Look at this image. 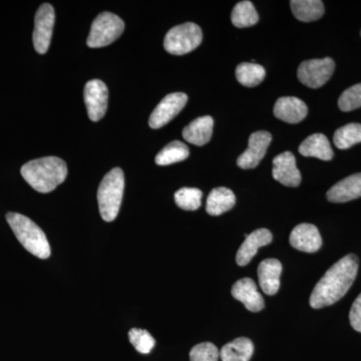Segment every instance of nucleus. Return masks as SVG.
Instances as JSON below:
<instances>
[{"label":"nucleus","mask_w":361,"mask_h":361,"mask_svg":"<svg viewBox=\"0 0 361 361\" xmlns=\"http://www.w3.org/2000/svg\"><path fill=\"white\" fill-rule=\"evenodd\" d=\"M358 271V258L348 254L332 265L319 280L310 296L314 310L326 307L341 300L353 286Z\"/></svg>","instance_id":"nucleus-1"},{"label":"nucleus","mask_w":361,"mask_h":361,"mask_svg":"<svg viewBox=\"0 0 361 361\" xmlns=\"http://www.w3.org/2000/svg\"><path fill=\"white\" fill-rule=\"evenodd\" d=\"M20 172L35 191L49 193L65 182L68 167L66 161L58 157H44L25 164Z\"/></svg>","instance_id":"nucleus-2"},{"label":"nucleus","mask_w":361,"mask_h":361,"mask_svg":"<svg viewBox=\"0 0 361 361\" xmlns=\"http://www.w3.org/2000/svg\"><path fill=\"white\" fill-rule=\"evenodd\" d=\"M6 220L26 250L40 259L51 256V246L44 232L32 220L20 213L13 212L7 214Z\"/></svg>","instance_id":"nucleus-3"},{"label":"nucleus","mask_w":361,"mask_h":361,"mask_svg":"<svg viewBox=\"0 0 361 361\" xmlns=\"http://www.w3.org/2000/svg\"><path fill=\"white\" fill-rule=\"evenodd\" d=\"M125 175L122 169L115 168L104 176L97 191L99 213L106 222H113L122 204Z\"/></svg>","instance_id":"nucleus-4"},{"label":"nucleus","mask_w":361,"mask_h":361,"mask_svg":"<svg viewBox=\"0 0 361 361\" xmlns=\"http://www.w3.org/2000/svg\"><path fill=\"white\" fill-rule=\"evenodd\" d=\"M203 33L196 23H187L169 30L164 40V47L171 54L182 56L189 54L201 44Z\"/></svg>","instance_id":"nucleus-5"},{"label":"nucleus","mask_w":361,"mask_h":361,"mask_svg":"<svg viewBox=\"0 0 361 361\" xmlns=\"http://www.w3.org/2000/svg\"><path fill=\"white\" fill-rule=\"evenodd\" d=\"M125 23L116 14L102 13L92 23L87 44L90 47H103L113 44L122 35Z\"/></svg>","instance_id":"nucleus-6"},{"label":"nucleus","mask_w":361,"mask_h":361,"mask_svg":"<svg viewBox=\"0 0 361 361\" xmlns=\"http://www.w3.org/2000/svg\"><path fill=\"white\" fill-rule=\"evenodd\" d=\"M334 68L336 63L332 59H310L300 63L297 77L306 87L318 89L329 82L334 75Z\"/></svg>","instance_id":"nucleus-7"},{"label":"nucleus","mask_w":361,"mask_h":361,"mask_svg":"<svg viewBox=\"0 0 361 361\" xmlns=\"http://www.w3.org/2000/svg\"><path fill=\"white\" fill-rule=\"evenodd\" d=\"M54 23H56V13L54 7L49 4H42L35 14L32 37L35 51L40 54H44L49 51Z\"/></svg>","instance_id":"nucleus-8"},{"label":"nucleus","mask_w":361,"mask_h":361,"mask_svg":"<svg viewBox=\"0 0 361 361\" xmlns=\"http://www.w3.org/2000/svg\"><path fill=\"white\" fill-rule=\"evenodd\" d=\"M187 94L173 92L164 97L149 116V125L152 129H160L172 121L186 106Z\"/></svg>","instance_id":"nucleus-9"},{"label":"nucleus","mask_w":361,"mask_h":361,"mask_svg":"<svg viewBox=\"0 0 361 361\" xmlns=\"http://www.w3.org/2000/svg\"><path fill=\"white\" fill-rule=\"evenodd\" d=\"M85 102L87 114L94 122L101 120L108 109L109 90L106 84L99 80H92L85 87Z\"/></svg>","instance_id":"nucleus-10"},{"label":"nucleus","mask_w":361,"mask_h":361,"mask_svg":"<svg viewBox=\"0 0 361 361\" xmlns=\"http://www.w3.org/2000/svg\"><path fill=\"white\" fill-rule=\"evenodd\" d=\"M272 141V135L266 130L253 133L249 137L248 149L239 156L237 165L239 168L248 170L257 167L264 158L268 147Z\"/></svg>","instance_id":"nucleus-11"},{"label":"nucleus","mask_w":361,"mask_h":361,"mask_svg":"<svg viewBox=\"0 0 361 361\" xmlns=\"http://www.w3.org/2000/svg\"><path fill=\"white\" fill-rule=\"evenodd\" d=\"M272 176L277 182L287 187H298L301 174L296 166L295 157L291 152H284L273 160Z\"/></svg>","instance_id":"nucleus-12"},{"label":"nucleus","mask_w":361,"mask_h":361,"mask_svg":"<svg viewBox=\"0 0 361 361\" xmlns=\"http://www.w3.org/2000/svg\"><path fill=\"white\" fill-rule=\"evenodd\" d=\"M289 242L293 248L306 253H314L319 250L322 245V235L317 227L307 223L297 225L292 230Z\"/></svg>","instance_id":"nucleus-13"},{"label":"nucleus","mask_w":361,"mask_h":361,"mask_svg":"<svg viewBox=\"0 0 361 361\" xmlns=\"http://www.w3.org/2000/svg\"><path fill=\"white\" fill-rule=\"evenodd\" d=\"M232 296L244 304L252 312H259L264 308L265 302L262 295L259 293L255 282L251 278L238 280L232 286Z\"/></svg>","instance_id":"nucleus-14"},{"label":"nucleus","mask_w":361,"mask_h":361,"mask_svg":"<svg viewBox=\"0 0 361 361\" xmlns=\"http://www.w3.org/2000/svg\"><path fill=\"white\" fill-rule=\"evenodd\" d=\"M273 240L272 233L265 228L255 230L246 237L245 241L240 246L236 255V262L239 266H245L251 262L257 254L259 248L269 245Z\"/></svg>","instance_id":"nucleus-15"},{"label":"nucleus","mask_w":361,"mask_h":361,"mask_svg":"<svg viewBox=\"0 0 361 361\" xmlns=\"http://www.w3.org/2000/svg\"><path fill=\"white\" fill-rule=\"evenodd\" d=\"M274 115L279 120L288 123L302 122L308 113L307 106L300 99L283 97L277 99L274 106Z\"/></svg>","instance_id":"nucleus-16"},{"label":"nucleus","mask_w":361,"mask_h":361,"mask_svg":"<svg viewBox=\"0 0 361 361\" xmlns=\"http://www.w3.org/2000/svg\"><path fill=\"white\" fill-rule=\"evenodd\" d=\"M327 200L332 203H345L361 197V173L349 176L330 188Z\"/></svg>","instance_id":"nucleus-17"},{"label":"nucleus","mask_w":361,"mask_h":361,"mask_svg":"<svg viewBox=\"0 0 361 361\" xmlns=\"http://www.w3.org/2000/svg\"><path fill=\"white\" fill-rule=\"evenodd\" d=\"M282 264L277 259H266L258 267L259 284L267 295H275L279 290Z\"/></svg>","instance_id":"nucleus-18"},{"label":"nucleus","mask_w":361,"mask_h":361,"mask_svg":"<svg viewBox=\"0 0 361 361\" xmlns=\"http://www.w3.org/2000/svg\"><path fill=\"white\" fill-rule=\"evenodd\" d=\"M213 127L212 116H200L183 130V137L195 146H204L212 137Z\"/></svg>","instance_id":"nucleus-19"},{"label":"nucleus","mask_w":361,"mask_h":361,"mask_svg":"<svg viewBox=\"0 0 361 361\" xmlns=\"http://www.w3.org/2000/svg\"><path fill=\"white\" fill-rule=\"evenodd\" d=\"M298 149L304 157H313L322 161H330L334 158V151L329 139L323 134L311 135L306 137Z\"/></svg>","instance_id":"nucleus-20"},{"label":"nucleus","mask_w":361,"mask_h":361,"mask_svg":"<svg viewBox=\"0 0 361 361\" xmlns=\"http://www.w3.org/2000/svg\"><path fill=\"white\" fill-rule=\"evenodd\" d=\"M236 203V197L231 190L225 187L215 188L207 199L206 211L209 215L219 216L231 210Z\"/></svg>","instance_id":"nucleus-21"},{"label":"nucleus","mask_w":361,"mask_h":361,"mask_svg":"<svg viewBox=\"0 0 361 361\" xmlns=\"http://www.w3.org/2000/svg\"><path fill=\"white\" fill-rule=\"evenodd\" d=\"M253 353V342L246 337H240L223 346L220 358L222 361H249Z\"/></svg>","instance_id":"nucleus-22"},{"label":"nucleus","mask_w":361,"mask_h":361,"mask_svg":"<svg viewBox=\"0 0 361 361\" xmlns=\"http://www.w3.org/2000/svg\"><path fill=\"white\" fill-rule=\"evenodd\" d=\"M290 6L294 16L303 23L319 20L324 14V6L320 0H292Z\"/></svg>","instance_id":"nucleus-23"},{"label":"nucleus","mask_w":361,"mask_h":361,"mask_svg":"<svg viewBox=\"0 0 361 361\" xmlns=\"http://www.w3.org/2000/svg\"><path fill=\"white\" fill-rule=\"evenodd\" d=\"M265 68L255 63H242L236 68V78L244 87H253L264 80Z\"/></svg>","instance_id":"nucleus-24"},{"label":"nucleus","mask_w":361,"mask_h":361,"mask_svg":"<svg viewBox=\"0 0 361 361\" xmlns=\"http://www.w3.org/2000/svg\"><path fill=\"white\" fill-rule=\"evenodd\" d=\"M231 21L233 25L238 28L255 25L259 21V16L253 4L248 0L238 2L233 9Z\"/></svg>","instance_id":"nucleus-25"},{"label":"nucleus","mask_w":361,"mask_h":361,"mask_svg":"<svg viewBox=\"0 0 361 361\" xmlns=\"http://www.w3.org/2000/svg\"><path fill=\"white\" fill-rule=\"evenodd\" d=\"M190 151L187 145L180 141H173L167 145L156 157V164L159 166H168L186 160Z\"/></svg>","instance_id":"nucleus-26"},{"label":"nucleus","mask_w":361,"mask_h":361,"mask_svg":"<svg viewBox=\"0 0 361 361\" xmlns=\"http://www.w3.org/2000/svg\"><path fill=\"white\" fill-rule=\"evenodd\" d=\"M334 145L337 148L346 149L361 142V125L357 123H348L334 133Z\"/></svg>","instance_id":"nucleus-27"},{"label":"nucleus","mask_w":361,"mask_h":361,"mask_svg":"<svg viewBox=\"0 0 361 361\" xmlns=\"http://www.w3.org/2000/svg\"><path fill=\"white\" fill-rule=\"evenodd\" d=\"M203 193L197 188H182L176 192L175 202L183 210L195 211L200 208Z\"/></svg>","instance_id":"nucleus-28"},{"label":"nucleus","mask_w":361,"mask_h":361,"mask_svg":"<svg viewBox=\"0 0 361 361\" xmlns=\"http://www.w3.org/2000/svg\"><path fill=\"white\" fill-rule=\"evenodd\" d=\"M129 338L130 343L140 353L148 355L155 346L154 337L147 330L133 329L130 330Z\"/></svg>","instance_id":"nucleus-29"},{"label":"nucleus","mask_w":361,"mask_h":361,"mask_svg":"<svg viewBox=\"0 0 361 361\" xmlns=\"http://www.w3.org/2000/svg\"><path fill=\"white\" fill-rule=\"evenodd\" d=\"M338 106L342 111H351L361 106V82L353 85L342 92L338 99Z\"/></svg>","instance_id":"nucleus-30"},{"label":"nucleus","mask_w":361,"mask_h":361,"mask_svg":"<svg viewBox=\"0 0 361 361\" xmlns=\"http://www.w3.org/2000/svg\"><path fill=\"white\" fill-rule=\"evenodd\" d=\"M220 351L211 342L197 344L190 351V361H218Z\"/></svg>","instance_id":"nucleus-31"},{"label":"nucleus","mask_w":361,"mask_h":361,"mask_svg":"<svg viewBox=\"0 0 361 361\" xmlns=\"http://www.w3.org/2000/svg\"><path fill=\"white\" fill-rule=\"evenodd\" d=\"M349 322L353 329L361 334V293L353 304L349 313Z\"/></svg>","instance_id":"nucleus-32"},{"label":"nucleus","mask_w":361,"mask_h":361,"mask_svg":"<svg viewBox=\"0 0 361 361\" xmlns=\"http://www.w3.org/2000/svg\"><path fill=\"white\" fill-rule=\"evenodd\" d=\"M360 35H361V32H360Z\"/></svg>","instance_id":"nucleus-33"}]
</instances>
